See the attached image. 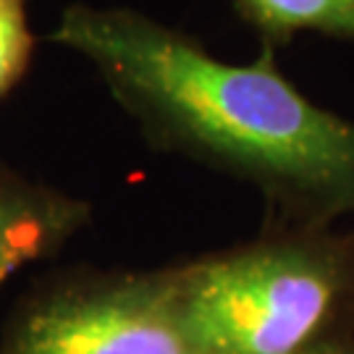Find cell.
Listing matches in <instances>:
<instances>
[{"mask_svg":"<svg viewBox=\"0 0 354 354\" xmlns=\"http://www.w3.org/2000/svg\"><path fill=\"white\" fill-rule=\"evenodd\" d=\"M50 39L97 68L152 147L250 181L294 226L354 215V121L307 100L279 71L276 48L226 64L140 11L82 3Z\"/></svg>","mask_w":354,"mask_h":354,"instance_id":"6da1fadb","label":"cell"},{"mask_svg":"<svg viewBox=\"0 0 354 354\" xmlns=\"http://www.w3.org/2000/svg\"><path fill=\"white\" fill-rule=\"evenodd\" d=\"M174 270L192 354H328L354 342V234L291 226Z\"/></svg>","mask_w":354,"mask_h":354,"instance_id":"7a4b0ae2","label":"cell"},{"mask_svg":"<svg viewBox=\"0 0 354 354\" xmlns=\"http://www.w3.org/2000/svg\"><path fill=\"white\" fill-rule=\"evenodd\" d=\"M6 354H192L174 270L58 286L16 317Z\"/></svg>","mask_w":354,"mask_h":354,"instance_id":"3957f363","label":"cell"},{"mask_svg":"<svg viewBox=\"0 0 354 354\" xmlns=\"http://www.w3.org/2000/svg\"><path fill=\"white\" fill-rule=\"evenodd\" d=\"M87 218L82 200L0 168V286L26 263L55 252Z\"/></svg>","mask_w":354,"mask_h":354,"instance_id":"277c9868","label":"cell"},{"mask_svg":"<svg viewBox=\"0 0 354 354\" xmlns=\"http://www.w3.org/2000/svg\"><path fill=\"white\" fill-rule=\"evenodd\" d=\"M231 6L270 48L299 32L354 39V0H231Z\"/></svg>","mask_w":354,"mask_h":354,"instance_id":"5b68a950","label":"cell"},{"mask_svg":"<svg viewBox=\"0 0 354 354\" xmlns=\"http://www.w3.org/2000/svg\"><path fill=\"white\" fill-rule=\"evenodd\" d=\"M35 37L26 24L24 0H0V97H6L32 61Z\"/></svg>","mask_w":354,"mask_h":354,"instance_id":"8992f818","label":"cell"},{"mask_svg":"<svg viewBox=\"0 0 354 354\" xmlns=\"http://www.w3.org/2000/svg\"><path fill=\"white\" fill-rule=\"evenodd\" d=\"M328 354H354V342L344 344V346H339V349H333V352H328Z\"/></svg>","mask_w":354,"mask_h":354,"instance_id":"52a82bcc","label":"cell"}]
</instances>
